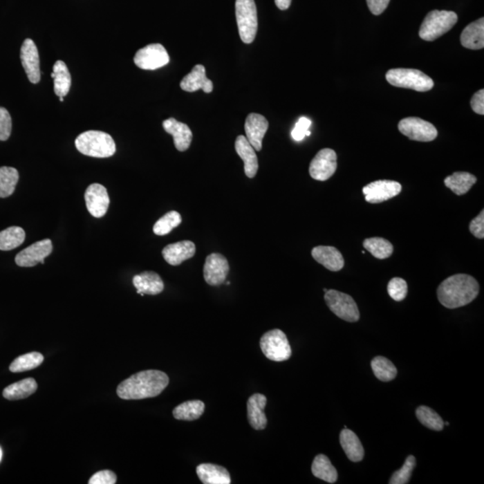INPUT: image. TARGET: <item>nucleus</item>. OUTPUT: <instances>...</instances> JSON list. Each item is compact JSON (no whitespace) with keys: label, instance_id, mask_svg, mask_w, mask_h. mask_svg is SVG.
<instances>
[{"label":"nucleus","instance_id":"8","mask_svg":"<svg viewBox=\"0 0 484 484\" xmlns=\"http://www.w3.org/2000/svg\"><path fill=\"white\" fill-rule=\"evenodd\" d=\"M325 301L333 313L347 322H357L360 319V311L355 299L346 293L335 290H328Z\"/></svg>","mask_w":484,"mask_h":484},{"label":"nucleus","instance_id":"32","mask_svg":"<svg viewBox=\"0 0 484 484\" xmlns=\"http://www.w3.org/2000/svg\"><path fill=\"white\" fill-rule=\"evenodd\" d=\"M205 404L201 400L184 402L174 410L175 419L180 420H195L201 418L204 413Z\"/></svg>","mask_w":484,"mask_h":484},{"label":"nucleus","instance_id":"12","mask_svg":"<svg viewBox=\"0 0 484 484\" xmlns=\"http://www.w3.org/2000/svg\"><path fill=\"white\" fill-rule=\"evenodd\" d=\"M402 192V185L398 181L382 180L373 181L363 187L365 201L371 204H380L395 198Z\"/></svg>","mask_w":484,"mask_h":484},{"label":"nucleus","instance_id":"30","mask_svg":"<svg viewBox=\"0 0 484 484\" xmlns=\"http://www.w3.org/2000/svg\"><path fill=\"white\" fill-rule=\"evenodd\" d=\"M37 383L32 378L18 381L12 385L6 387L3 391V396L8 400H20L28 398L37 390Z\"/></svg>","mask_w":484,"mask_h":484},{"label":"nucleus","instance_id":"28","mask_svg":"<svg viewBox=\"0 0 484 484\" xmlns=\"http://www.w3.org/2000/svg\"><path fill=\"white\" fill-rule=\"evenodd\" d=\"M51 77L54 80V92L59 97H64L71 87V75L68 66L62 60H57L54 64Z\"/></svg>","mask_w":484,"mask_h":484},{"label":"nucleus","instance_id":"41","mask_svg":"<svg viewBox=\"0 0 484 484\" xmlns=\"http://www.w3.org/2000/svg\"><path fill=\"white\" fill-rule=\"evenodd\" d=\"M387 292L395 301H404L408 292L407 283L403 278H392L387 286Z\"/></svg>","mask_w":484,"mask_h":484},{"label":"nucleus","instance_id":"26","mask_svg":"<svg viewBox=\"0 0 484 484\" xmlns=\"http://www.w3.org/2000/svg\"><path fill=\"white\" fill-rule=\"evenodd\" d=\"M196 474L205 484H230L231 477L225 467L213 464H202L196 467Z\"/></svg>","mask_w":484,"mask_h":484},{"label":"nucleus","instance_id":"17","mask_svg":"<svg viewBox=\"0 0 484 484\" xmlns=\"http://www.w3.org/2000/svg\"><path fill=\"white\" fill-rule=\"evenodd\" d=\"M268 129V121L258 113H250L245 122L246 138L254 149L259 152L262 149L263 139Z\"/></svg>","mask_w":484,"mask_h":484},{"label":"nucleus","instance_id":"23","mask_svg":"<svg viewBox=\"0 0 484 484\" xmlns=\"http://www.w3.org/2000/svg\"><path fill=\"white\" fill-rule=\"evenodd\" d=\"M133 284L137 289L138 295H157L165 289L161 277L154 272L147 271L135 275L133 277Z\"/></svg>","mask_w":484,"mask_h":484},{"label":"nucleus","instance_id":"27","mask_svg":"<svg viewBox=\"0 0 484 484\" xmlns=\"http://www.w3.org/2000/svg\"><path fill=\"white\" fill-rule=\"evenodd\" d=\"M340 444L351 461H362L364 456V449L355 432L347 428L344 429L340 434Z\"/></svg>","mask_w":484,"mask_h":484},{"label":"nucleus","instance_id":"29","mask_svg":"<svg viewBox=\"0 0 484 484\" xmlns=\"http://www.w3.org/2000/svg\"><path fill=\"white\" fill-rule=\"evenodd\" d=\"M474 175L465 171L455 172L444 180L445 186L452 189L456 195L463 196L467 194L472 187L476 183Z\"/></svg>","mask_w":484,"mask_h":484},{"label":"nucleus","instance_id":"51","mask_svg":"<svg viewBox=\"0 0 484 484\" xmlns=\"http://www.w3.org/2000/svg\"><path fill=\"white\" fill-rule=\"evenodd\" d=\"M444 425L449 426V422H444Z\"/></svg>","mask_w":484,"mask_h":484},{"label":"nucleus","instance_id":"49","mask_svg":"<svg viewBox=\"0 0 484 484\" xmlns=\"http://www.w3.org/2000/svg\"><path fill=\"white\" fill-rule=\"evenodd\" d=\"M2 456H3L2 449H1V447H0V462H1Z\"/></svg>","mask_w":484,"mask_h":484},{"label":"nucleus","instance_id":"45","mask_svg":"<svg viewBox=\"0 0 484 484\" xmlns=\"http://www.w3.org/2000/svg\"><path fill=\"white\" fill-rule=\"evenodd\" d=\"M471 234L478 239L483 240L484 238V211L482 210L474 219L471 221L470 226Z\"/></svg>","mask_w":484,"mask_h":484},{"label":"nucleus","instance_id":"46","mask_svg":"<svg viewBox=\"0 0 484 484\" xmlns=\"http://www.w3.org/2000/svg\"><path fill=\"white\" fill-rule=\"evenodd\" d=\"M472 110L474 113L483 115L484 114V90L481 89L477 93H474L471 100Z\"/></svg>","mask_w":484,"mask_h":484},{"label":"nucleus","instance_id":"42","mask_svg":"<svg viewBox=\"0 0 484 484\" xmlns=\"http://www.w3.org/2000/svg\"><path fill=\"white\" fill-rule=\"evenodd\" d=\"M12 131V119L7 109L0 107V141L8 140Z\"/></svg>","mask_w":484,"mask_h":484},{"label":"nucleus","instance_id":"21","mask_svg":"<svg viewBox=\"0 0 484 484\" xmlns=\"http://www.w3.org/2000/svg\"><path fill=\"white\" fill-rule=\"evenodd\" d=\"M180 89L189 93L202 89L205 93H210L214 89V86L212 81L207 77L205 66L196 65L194 66L192 72L181 80Z\"/></svg>","mask_w":484,"mask_h":484},{"label":"nucleus","instance_id":"52","mask_svg":"<svg viewBox=\"0 0 484 484\" xmlns=\"http://www.w3.org/2000/svg\"><path fill=\"white\" fill-rule=\"evenodd\" d=\"M324 292H328V289H326V288L324 289Z\"/></svg>","mask_w":484,"mask_h":484},{"label":"nucleus","instance_id":"50","mask_svg":"<svg viewBox=\"0 0 484 484\" xmlns=\"http://www.w3.org/2000/svg\"><path fill=\"white\" fill-rule=\"evenodd\" d=\"M59 101L64 102V98H63V97H59Z\"/></svg>","mask_w":484,"mask_h":484},{"label":"nucleus","instance_id":"15","mask_svg":"<svg viewBox=\"0 0 484 484\" xmlns=\"http://www.w3.org/2000/svg\"><path fill=\"white\" fill-rule=\"evenodd\" d=\"M20 57L30 82L32 84L39 83L41 80L40 57L37 46L31 39H26L23 42Z\"/></svg>","mask_w":484,"mask_h":484},{"label":"nucleus","instance_id":"10","mask_svg":"<svg viewBox=\"0 0 484 484\" xmlns=\"http://www.w3.org/2000/svg\"><path fill=\"white\" fill-rule=\"evenodd\" d=\"M135 64L145 71H156L168 64L169 57L162 44H153L140 48L136 53Z\"/></svg>","mask_w":484,"mask_h":484},{"label":"nucleus","instance_id":"35","mask_svg":"<svg viewBox=\"0 0 484 484\" xmlns=\"http://www.w3.org/2000/svg\"><path fill=\"white\" fill-rule=\"evenodd\" d=\"M371 369L375 376L384 382H389L395 379L398 375V370L395 366L385 357H375L371 361Z\"/></svg>","mask_w":484,"mask_h":484},{"label":"nucleus","instance_id":"20","mask_svg":"<svg viewBox=\"0 0 484 484\" xmlns=\"http://www.w3.org/2000/svg\"><path fill=\"white\" fill-rule=\"evenodd\" d=\"M235 150L244 162V171L246 176L252 178L259 169V160L256 150L250 144L245 136H239L235 141Z\"/></svg>","mask_w":484,"mask_h":484},{"label":"nucleus","instance_id":"2","mask_svg":"<svg viewBox=\"0 0 484 484\" xmlns=\"http://www.w3.org/2000/svg\"><path fill=\"white\" fill-rule=\"evenodd\" d=\"M480 286L471 275H452L440 284L437 290L438 301L447 308H458L471 304L479 295Z\"/></svg>","mask_w":484,"mask_h":484},{"label":"nucleus","instance_id":"47","mask_svg":"<svg viewBox=\"0 0 484 484\" xmlns=\"http://www.w3.org/2000/svg\"><path fill=\"white\" fill-rule=\"evenodd\" d=\"M390 0H367L369 9L375 16H380L389 7Z\"/></svg>","mask_w":484,"mask_h":484},{"label":"nucleus","instance_id":"5","mask_svg":"<svg viewBox=\"0 0 484 484\" xmlns=\"http://www.w3.org/2000/svg\"><path fill=\"white\" fill-rule=\"evenodd\" d=\"M387 82L391 86L417 91L428 92L434 89V82L425 73L411 68H394L387 71Z\"/></svg>","mask_w":484,"mask_h":484},{"label":"nucleus","instance_id":"36","mask_svg":"<svg viewBox=\"0 0 484 484\" xmlns=\"http://www.w3.org/2000/svg\"><path fill=\"white\" fill-rule=\"evenodd\" d=\"M19 180V174L13 167H0V198H6L15 192Z\"/></svg>","mask_w":484,"mask_h":484},{"label":"nucleus","instance_id":"43","mask_svg":"<svg viewBox=\"0 0 484 484\" xmlns=\"http://www.w3.org/2000/svg\"><path fill=\"white\" fill-rule=\"evenodd\" d=\"M311 125V121L307 118L302 117L296 123L295 129L292 131V137L295 141L304 140L306 136L310 135V131L308 130Z\"/></svg>","mask_w":484,"mask_h":484},{"label":"nucleus","instance_id":"14","mask_svg":"<svg viewBox=\"0 0 484 484\" xmlns=\"http://www.w3.org/2000/svg\"><path fill=\"white\" fill-rule=\"evenodd\" d=\"M53 242L48 239L35 242L18 253L16 257L17 266L22 268H32L39 263L44 264V259L53 252Z\"/></svg>","mask_w":484,"mask_h":484},{"label":"nucleus","instance_id":"13","mask_svg":"<svg viewBox=\"0 0 484 484\" xmlns=\"http://www.w3.org/2000/svg\"><path fill=\"white\" fill-rule=\"evenodd\" d=\"M229 270L228 260L225 256L219 253L210 254L204 266L205 281L212 286H221L225 282Z\"/></svg>","mask_w":484,"mask_h":484},{"label":"nucleus","instance_id":"39","mask_svg":"<svg viewBox=\"0 0 484 484\" xmlns=\"http://www.w3.org/2000/svg\"><path fill=\"white\" fill-rule=\"evenodd\" d=\"M181 222H183V218L178 212H169L157 221L153 225V232L158 236L167 235L172 230L180 225Z\"/></svg>","mask_w":484,"mask_h":484},{"label":"nucleus","instance_id":"11","mask_svg":"<svg viewBox=\"0 0 484 484\" xmlns=\"http://www.w3.org/2000/svg\"><path fill=\"white\" fill-rule=\"evenodd\" d=\"M337 168V156L334 150L325 148L314 157L310 165V174L314 180H328L335 174Z\"/></svg>","mask_w":484,"mask_h":484},{"label":"nucleus","instance_id":"19","mask_svg":"<svg viewBox=\"0 0 484 484\" xmlns=\"http://www.w3.org/2000/svg\"><path fill=\"white\" fill-rule=\"evenodd\" d=\"M196 254V245L190 241H183L169 244L162 250L165 261L171 266H180Z\"/></svg>","mask_w":484,"mask_h":484},{"label":"nucleus","instance_id":"40","mask_svg":"<svg viewBox=\"0 0 484 484\" xmlns=\"http://www.w3.org/2000/svg\"><path fill=\"white\" fill-rule=\"evenodd\" d=\"M416 465V458L413 456H409L405 460L401 469L395 472L390 478L389 484H407L409 483L411 473Z\"/></svg>","mask_w":484,"mask_h":484},{"label":"nucleus","instance_id":"25","mask_svg":"<svg viewBox=\"0 0 484 484\" xmlns=\"http://www.w3.org/2000/svg\"><path fill=\"white\" fill-rule=\"evenodd\" d=\"M461 44L469 50H481L484 47V19L480 18L471 23L462 32Z\"/></svg>","mask_w":484,"mask_h":484},{"label":"nucleus","instance_id":"16","mask_svg":"<svg viewBox=\"0 0 484 484\" xmlns=\"http://www.w3.org/2000/svg\"><path fill=\"white\" fill-rule=\"evenodd\" d=\"M84 199L87 210L93 217L101 218L107 213L110 205V196L104 186L98 183L92 184L87 187Z\"/></svg>","mask_w":484,"mask_h":484},{"label":"nucleus","instance_id":"48","mask_svg":"<svg viewBox=\"0 0 484 484\" xmlns=\"http://www.w3.org/2000/svg\"><path fill=\"white\" fill-rule=\"evenodd\" d=\"M275 5L280 10H286L288 9L292 3V0H274Z\"/></svg>","mask_w":484,"mask_h":484},{"label":"nucleus","instance_id":"4","mask_svg":"<svg viewBox=\"0 0 484 484\" xmlns=\"http://www.w3.org/2000/svg\"><path fill=\"white\" fill-rule=\"evenodd\" d=\"M458 17L455 12L434 10L429 12L420 26V39L434 41L450 31L458 23Z\"/></svg>","mask_w":484,"mask_h":484},{"label":"nucleus","instance_id":"31","mask_svg":"<svg viewBox=\"0 0 484 484\" xmlns=\"http://www.w3.org/2000/svg\"><path fill=\"white\" fill-rule=\"evenodd\" d=\"M313 476L325 481L326 483H335L337 481V469L331 464V460L325 455H317L314 458L311 467Z\"/></svg>","mask_w":484,"mask_h":484},{"label":"nucleus","instance_id":"33","mask_svg":"<svg viewBox=\"0 0 484 484\" xmlns=\"http://www.w3.org/2000/svg\"><path fill=\"white\" fill-rule=\"evenodd\" d=\"M26 240V232L18 226L8 227L0 232V250L8 251L16 249Z\"/></svg>","mask_w":484,"mask_h":484},{"label":"nucleus","instance_id":"18","mask_svg":"<svg viewBox=\"0 0 484 484\" xmlns=\"http://www.w3.org/2000/svg\"><path fill=\"white\" fill-rule=\"evenodd\" d=\"M163 129L174 137L175 147L180 152H185L192 145L193 134L187 124L180 122L174 118L163 121Z\"/></svg>","mask_w":484,"mask_h":484},{"label":"nucleus","instance_id":"6","mask_svg":"<svg viewBox=\"0 0 484 484\" xmlns=\"http://www.w3.org/2000/svg\"><path fill=\"white\" fill-rule=\"evenodd\" d=\"M236 20L239 35L244 44H250L258 32V12L254 0H236Z\"/></svg>","mask_w":484,"mask_h":484},{"label":"nucleus","instance_id":"37","mask_svg":"<svg viewBox=\"0 0 484 484\" xmlns=\"http://www.w3.org/2000/svg\"><path fill=\"white\" fill-rule=\"evenodd\" d=\"M44 355L40 353H26V355L17 357L9 366V370L13 373L31 371L39 367L44 362Z\"/></svg>","mask_w":484,"mask_h":484},{"label":"nucleus","instance_id":"9","mask_svg":"<svg viewBox=\"0 0 484 484\" xmlns=\"http://www.w3.org/2000/svg\"><path fill=\"white\" fill-rule=\"evenodd\" d=\"M399 131L413 141L431 142L438 137V130L428 121L416 117L405 118L398 124Z\"/></svg>","mask_w":484,"mask_h":484},{"label":"nucleus","instance_id":"3","mask_svg":"<svg viewBox=\"0 0 484 484\" xmlns=\"http://www.w3.org/2000/svg\"><path fill=\"white\" fill-rule=\"evenodd\" d=\"M75 147L84 156L108 158L116 152V144L107 133L89 130L82 133L75 141Z\"/></svg>","mask_w":484,"mask_h":484},{"label":"nucleus","instance_id":"44","mask_svg":"<svg viewBox=\"0 0 484 484\" xmlns=\"http://www.w3.org/2000/svg\"><path fill=\"white\" fill-rule=\"evenodd\" d=\"M117 482L116 474L113 471L98 472L90 478L89 484H114Z\"/></svg>","mask_w":484,"mask_h":484},{"label":"nucleus","instance_id":"24","mask_svg":"<svg viewBox=\"0 0 484 484\" xmlns=\"http://www.w3.org/2000/svg\"><path fill=\"white\" fill-rule=\"evenodd\" d=\"M266 398L262 394H254L248 400V419L251 427L255 429H264L268 425L264 409Z\"/></svg>","mask_w":484,"mask_h":484},{"label":"nucleus","instance_id":"7","mask_svg":"<svg viewBox=\"0 0 484 484\" xmlns=\"http://www.w3.org/2000/svg\"><path fill=\"white\" fill-rule=\"evenodd\" d=\"M260 348L266 358L274 362H283L292 355L288 339L280 329L266 332L260 339Z\"/></svg>","mask_w":484,"mask_h":484},{"label":"nucleus","instance_id":"1","mask_svg":"<svg viewBox=\"0 0 484 484\" xmlns=\"http://www.w3.org/2000/svg\"><path fill=\"white\" fill-rule=\"evenodd\" d=\"M169 377L160 371H145L132 375L118 387L117 394L125 400L156 398L167 387Z\"/></svg>","mask_w":484,"mask_h":484},{"label":"nucleus","instance_id":"38","mask_svg":"<svg viewBox=\"0 0 484 484\" xmlns=\"http://www.w3.org/2000/svg\"><path fill=\"white\" fill-rule=\"evenodd\" d=\"M416 416L423 426L432 431H440L444 428L443 418L431 408L425 405L419 407L416 409Z\"/></svg>","mask_w":484,"mask_h":484},{"label":"nucleus","instance_id":"34","mask_svg":"<svg viewBox=\"0 0 484 484\" xmlns=\"http://www.w3.org/2000/svg\"><path fill=\"white\" fill-rule=\"evenodd\" d=\"M363 247L372 256L379 259H389L394 251V247H393L391 242L380 237L366 239L363 242Z\"/></svg>","mask_w":484,"mask_h":484},{"label":"nucleus","instance_id":"22","mask_svg":"<svg viewBox=\"0 0 484 484\" xmlns=\"http://www.w3.org/2000/svg\"><path fill=\"white\" fill-rule=\"evenodd\" d=\"M313 258L320 265L332 272L340 271L344 266V259L340 251L331 246H319L311 251Z\"/></svg>","mask_w":484,"mask_h":484}]
</instances>
